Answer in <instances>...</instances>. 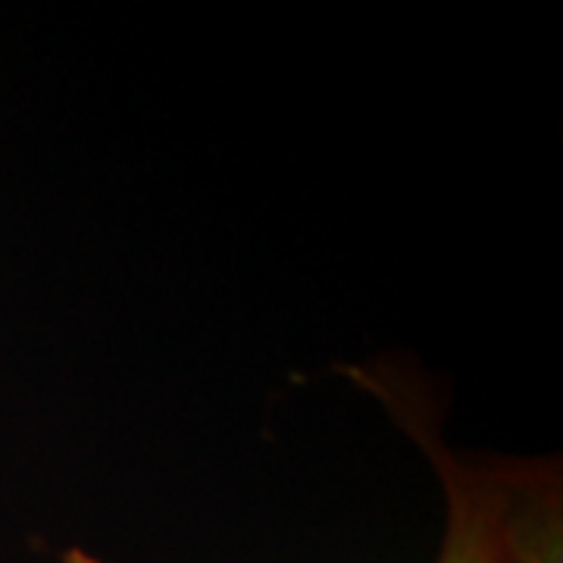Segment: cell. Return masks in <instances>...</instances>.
Returning a JSON list of instances; mask_svg holds the SVG:
<instances>
[{
  "instance_id": "1",
  "label": "cell",
  "mask_w": 563,
  "mask_h": 563,
  "mask_svg": "<svg viewBox=\"0 0 563 563\" xmlns=\"http://www.w3.org/2000/svg\"><path fill=\"white\" fill-rule=\"evenodd\" d=\"M388 404L442 476L448 520L435 563H504L501 532L514 492V466H466L439 442V432L426 429L420 410L398 395H391Z\"/></svg>"
},
{
  "instance_id": "2",
  "label": "cell",
  "mask_w": 563,
  "mask_h": 563,
  "mask_svg": "<svg viewBox=\"0 0 563 563\" xmlns=\"http://www.w3.org/2000/svg\"><path fill=\"white\" fill-rule=\"evenodd\" d=\"M501 542L504 563H563L561 492L548 466H514Z\"/></svg>"
}]
</instances>
